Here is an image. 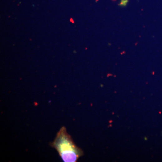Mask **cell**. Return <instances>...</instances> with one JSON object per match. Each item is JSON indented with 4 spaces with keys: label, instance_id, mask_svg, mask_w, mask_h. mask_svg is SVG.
Segmentation results:
<instances>
[{
    "label": "cell",
    "instance_id": "cell-1",
    "mask_svg": "<svg viewBox=\"0 0 162 162\" xmlns=\"http://www.w3.org/2000/svg\"><path fill=\"white\" fill-rule=\"evenodd\" d=\"M50 145L57 151L64 162H76L83 154L82 150L75 144L64 126L60 130Z\"/></svg>",
    "mask_w": 162,
    "mask_h": 162
}]
</instances>
